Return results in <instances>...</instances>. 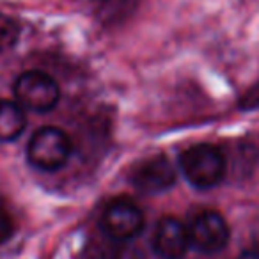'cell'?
<instances>
[{
	"instance_id": "6da1fadb",
	"label": "cell",
	"mask_w": 259,
	"mask_h": 259,
	"mask_svg": "<svg viewBox=\"0 0 259 259\" xmlns=\"http://www.w3.org/2000/svg\"><path fill=\"white\" fill-rule=\"evenodd\" d=\"M185 180L195 188H213L224 180L226 158L213 144H195L185 149L178 160Z\"/></svg>"
},
{
	"instance_id": "7a4b0ae2",
	"label": "cell",
	"mask_w": 259,
	"mask_h": 259,
	"mask_svg": "<svg viewBox=\"0 0 259 259\" xmlns=\"http://www.w3.org/2000/svg\"><path fill=\"white\" fill-rule=\"evenodd\" d=\"M71 156V139L59 128L45 126L32 135L27 146V160L39 170H57Z\"/></svg>"
},
{
	"instance_id": "3957f363",
	"label": "cell",
	"mask_w": 259,
	"mask_h": 259,
	"mask_svg": "<svg viewBox=\"0 0 259 259\" xmlns=\"http://www.w3.org/2000/svg\"><path fill=\"white\" fill-rule=\"evenodd\" d=\"M13 93L16 103L23 110L37 112V114L50 112L61 98L59 83L50 75L37 69L22 73L13 83Z\"/></svg>"
},
{
	"instance_id": "277c9868",
	"label": "cell",
	"mask_w": 259,
	"mask_h": 259,
	"mask_svg": "<svg viewBox=\"0 0 259 259\" xmlns=\"http://www.w3.org/2000/svg\"><path fill=\"white\" fill-rule=\"evenodd\" d=\"M144 213L137 204L124 199L114 201L103 209L100 227L110 240L128 241L137 238L144 229Z\"/></svg>"
},
{
	"instance_id": "5b68a950",
	"label": "cell",
	"mask_w": 259,
	"mask_h": 259,
	"mask_svg": "<svg viewBox=\"0 0 259 259\" xmlns=\"http://www.w3.org/2000/svg\"><path fill=\"white\" fill-rule=\"evenodd\" d=\"M231 231L226 219L219 211H202L188 226L190 247L201 254H217L229 241Z\"/></svg>"
},
{
	"instance_id": "8992f818",
	"label": "cell",
	"mask_w": 259,
	"mask_h": 259,
	"mask_svg": "<svg viewBox=\"0 0 259 259\" xmlns=\"http://www.w3.org/2000/svg\"><path fill=\"white\" fill-rule=\"evenodd\" d=\"M176 181V169L169 158L155 155L142 160L130 174V183L142 194H160L169 190Z\"/></svg>"
},
{
	"instance_id": "52a82bcc",
	"label": "cell",
	"mask_w": 259,
	"mask_h": 259,
	"mask_svg": "<svg viewBox=\"0 0 259 259\" xmlns=\"http://www.w3.org/2000/svg\"><path fill=\"white\" fill-rule=\"evenodd\" d=\"M153 250L162 259H183L190 248L188 227L174 217H163L153 233Z\"/></svg>"
},
{
	"instance_id": "ba28073f",
	"label": "cell",
	"mask_w": 259,
	"mask_h": 259,
	"mask_svg": "<svg viewBox=\"0 0 259 259\" xmlns=\"http://www.w3.org/2000/svg\"><path fill=\"white\" fill-rule=\"evenodd\" d=\"M27 126L25 110L16 101L0 100V142H13Z\"/></svg>"
},
{
	"instance_id": "9c48e42d",
	"label": "cell",
	"mask_w": 259,
	"mask_h": 259,
	"mask_svg": "<svg viewBox=\"0 0 259 259\" xmlns=\"http://www.w3.org/2000/svg\"><path fill=\"white\" fill-rule=\"evenodd\" d=\"M18 39V27L8 16L0 15V52H6Z\"/></svg>"
},
{
	"instance_id": "30bf717a",
	"label": "cell",
	"mask_w": 259,
	"mask_h": 259,
	"mask_svg": "<svg viewBox=\"0 0 259 259\" xmlns=\"http://www.w3.org/2000/svg\"><path fill=\"white\" fill-rule=\"evenodd\" d=\"M13 234V222L9 219L8 213H4L0 209V245L9 240V236Z\"/></svg>"
},
{
	"instance_id": "8fae6325",
	"label": "cell",
	"mask_w": 259,
	"mask_h": 259,
	"mask_svg": "<svg viewBox=\"0 0 259 259\" xmlns=\"http://www.w3.org/2000/svg\"><path fill=\"white\" fill-rule=\"evenodd\" d=\"M236 259H259V250H247V252H241Z\"/></svg>"
}]
</instances>
